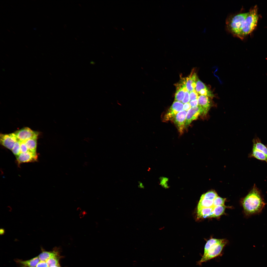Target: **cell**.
I'll use <instances>...</instances> for the list:
<instances>
[{"label": "cell", "instance_id": "6", "mask_svg": "<svg viewBox=\"0 0 267 267\" xmlns=\"http://www.w3.org/2000/svg\"><path fill=\"white\" fill-rule=\"evenodd\" d=\"M183 104L179 101H174L164 116L163 121H167L173 120L176 115L183 110Z\"/></svg>", "mask_w": 267, "mask_h": 267}, {"label": "cell", "instance_id": "24", "mask_svg": "<svg viewBox=\"0 0 267 267\" xmlns=\"http://www.w3.org/2000/svg\"><path fill=\"white\" fill-rule=\"evenodd\" d=\"M189 98L190 101L198 99V93L194 90L189 93Z\"/></svg>", "mask_w": 267, "mask_h": 267}, {"label": "cell", "instance_id": "33", "mask_svg": "<svg viewBox=\"0 0 267 267\" xmlns=\"http://www.w3.org/2000/svg\"><path fill=\"white\" fill-rule=\"evenodd\" d=\"M50 267H61L60 266V265H57L53 266Z\"/></svg>", "mask_w": 267, "mask_h": 267}, {"label": "cell", "instance_id": "3", "mask_svg": "<svg viewBox=\"0 0 267 267\" xmlns=\"http://www.w3.org/2000/svg\"><path fill=\"white\" fill-rule=\"evenodd\" d=\"M257 11L256 6L250 10L241 27L234 36L242 39L253 30L257 26L258 20Z\"/></svg>", "mask_w": 267, "mask_h": 267}, {"label": "cell", "instance_id": "17", "mask_svg": "<svg viewBox=\"0 0 267 267\" xmlns=\"http://www.w3.org/2000/svg\"><path fill=\"white\" fill-rule=\"evenodd\" d=\"M37 138H33L25 141V144L28 151L36 152Z\"/></svg>", "mask_w": 267, "mask_h": 267}, {"label": "cell", "instance_id": "13", "mask_svg": "<svg viewBox=\"0 0 267 267\" xmlns=\"http://www.w3.org/2000/svg\"><path fill=\"white\" fill-rule=\"evenodd\" d=\"M198 105L200 106L204 111V115L207 114L210 106L211 104L208 97L205 95H200L198 98Z\"/></svg>", "mask_w": 267, "mask_h": 267}, {"label": "cell", "instance_id": "7", "mask_svg": "<svg viewBox=\"0 0 267 267\" xmlns=\"http://www.w3.org/2000/svg\"><path fill=\"white\" fill-rule=\"evenodd\" d=\"M14 133L18 140L21 141H26L32 138H37L38 135L37 132L27 127L16 131Z\"/></svg>", "mask_w": 267, "mask_h": 267}, {"label": "cell", "instance_id": "14", "mask_svg": "<svg viewBox=\"0 0 267 267\" xmlns=\"http://www.w3.org/2000/svg\"><path fill=\"white\" fill-rule=\"evenodd\" d=\"M176 86V90L175 95V101L181 102L183 99L185 92L188 91L186 87Z\"/></svg>", "mask_w": 267, "mask_h": 267}, {"label": "cell", "instance_id": "31", "mask_svg": "<svg viewBox=\"0 0 267 267\" xmlns=\"http://www.w3.org/2000/svg\"><path fill=\"white\" fill-rule=\"evenodd\" d=\"M138 183L139 184V185H138L139 187L142 188H144V186L140 182H139Z\"/></svg>", "mask_w": 267, "mask_h": 267}, {"label": "cell", "instance_id": "34", "mask_svg": "<svg viewBox=\"0 0 267 267\" xmlns=\"http://www.w3.org/2000/svg\"><path fill=\"white\" fill-rule=\"evenodd\" d=\"M26 267V266H22V267Z\"/></svg>", "mask_w": 267, "mask_h": 267}, {"label": "cell", "instance_id": "20", "mask_svg": "<svg viewBox=\"0 0 267 267\" xmlns=\"http://www.w3.org/2000/svg\"><path fill=\"white\" fill-rule=\"evenodd\" d=\"M59 261V259L57 255L51 257L48 259L46 262L49 267H50L53 266L60 265Z\"/></svg>", "mask_w": 267, "mask_h": 267}, {"label": "cell", "instance_id": "8", "mask_svg": "<svg viewBox=\"0 0 267 267\" xmlns=\"http://www.w3.org/2000/svg\"><path fill=\"white\" fill-rule=\"evenodd\" d=\"M204 115V111L200 106L192 107L188 111L186 115L185 128L187 127L193 120L197 119L200 115Z\"/></svg>", "mask_w": 267, "mask_h": 267}, {"label": "cell", "instance_id": "28", "mask_svg": "<svg viewBox=\"0 0 267 267\" xmlns=\"http://www.w3.org/2000/svg\"><path fill=\"white\" fill-rule=\"evenodd\" d=\"M167 181L168 179L166 178H162L161 179L160 184L164 187H168V186L167 183Z\"/></svg>", "mask_w": 267, "mask_h": 267}, {"label": "cell", "instance_id": "30", "mask_svg": "<svg viewBox=\"0 0 267 267\" xmlns=\"http://www.w3.org/2000/svg\"><path fill=\"white\" fill-rule=\"evenodd\" d=\"M189 103L192 107H196L198 105V99L190 101Z\"/></svg>", "mask_w": 267, "mask_h": 267}, {"label": "cell", "instance_id": "29", "mask_svg": "<svg viewBox=\"0 0 267 267\" xmlns=\"http://www.w3.org/2000/svg\"><path fill=\"white\" fill-rule=\"evenodd\" d=\"M191 108L189 103H184L183 105V109L186 111H188Z\"/></svg>", "mask_w": 267, "mask_h": 267}, {"label": "cell", "instance_id": "15", "mask_svg": "<svg viewBox=\"0 0 267 267\" xmlns=\"http://www.w3.org/2000/svg\"><path fill=\"white\" fill-rule=\"evenodd\" d=\"M253 149L260 151L264 153L267 158V147L261 142L259 138H256L253 140Z\"/></svg>", "mask_w": 267, "mask_h": 267}, {"label": "cell", "instance_id": "11", "mask_svg": "<svg viewBox=\"0 0 267 267\" xmlns=\"http://www.w3.org/2000/svg\"><path fill=\"white\" fill-rule=\"evenodd\" d=\"M187 111L183 110L178 113L173 120L180 134L183 133Z\"/></svg>", "mask_w": 267, "mask_h": 267}, {"label": "cell", "instance_id": "23", "mask_svg": "<svg viewBox=\"0 0 267 267\" xmlns=\"http://www.w3.org/2000/svg\"><path fill=\"white\" fill-rule=\"evenodd\" d=\"M198 93L201 95H205L211 98L214 97L213 93L208 88L201 90Z\"/></svg>", "mask_w": 267, "mask_h": 267}, {"label": "cell", "instance_id": "22", "mask_svg": "<svg viewBox=\"0 0 267 267\" xmlns=\"http://www.w3.org/2000/svg\"><path fill=\"white\" fill-rule=\"evenodd\" d=\"M208 88L205 84L198 78L196 82L195 90L198 93L201 89Z\"/></svg>", "mask_w": 267, "mask_h": 267}, {"label": "cell", "instance_id": "21", "mask_svg": "<svg viewBox=\"0 0 267 267\" xmlns=\"http://www.w3.org/2000/svg\"><path fill=\"white\" fill-rule=\"evenodd\" d=\"M21 141L17 140L15 143L12 150V152L16 156L20 153V144Z\"/></svg>", "mask_w": 267, "mask_h": 267}, {"label": "cell", "instance_id": "19", "mask_svg": "<svg viewBox=\"0 0 267 267\" xmlns=\"http://www.w3.org/2000/svg\"><path fill=\"white\" fill-rule=\"evenodd\" d=\"M57 255V253L54 251H44L40 253L38 257L40 261L46 262L51 257Z\"/></svg>", "mask_w": 267, "mask_h": 267}, {"label": "cell", "instance_id": "2", "mask_svg": "<svg viewBox=\"0 0 267 267\" xmlns=\"http://www.w3.org/2000/svg\"><path fill=\"white\" fill-rule=\"evenodd\" d=\"M227 243V241L224 239L211 238L208 240L205 245L203 255L198 262L197 265H200L220 255Z\"/></svg>", "mask_w": 267, "mask_h": 267}, {"label": "cell", "instance_id": "26", "mask_svg": "<svg viewBox=\"0 0 267 267\" xmlns=\"http://www.w3.org/2000/svg\"><path fill=\"white\" fill-rule=\"evenodd\" d=\"M189 100V92L188 91H187L185 93L184 97L182 101V102L183 103H188Z\"/></svg>", "mask_w": 267, "mask_h": 267}, {"label": "cell", "instance_id": "27", "mask_svg": "<svg viewBox=\"0 0 267 267\" xmlns=\"http://www.w3.org/2000/svg\"><path fill=\"white\" fill-rule=\"evenodd\" d=\"M36 267H49L46 262L40 261Z\"/></svg>", "mask_w": 267, "mask_h": 267}, {"label": "cell", "instance_id": "10", "mask_svg": "<svg viewBox=\"0 0 267 267\" xmlns=\"http://www.w3.org/2000/svg\"><path fill=\"white\" fill-rule=\"evenodd\" d=\"M16 156L17 161L18 165L24 163L35 162L38 160V156L36 152L29 151L20 153Z\"/></svg>", "mask_w": 267, "mask_h": 267}, {"label": "cell", "instance_id": "16", "mask_svg": "<svg viewBox=\"0 0 267 267\" xmlns=\"http://www.w3.org/2000/svg\"><path fill=\"white\" fill-rule=\"evenodd\" d=\"M40 261L38 257L37 256L30 260L25 261L18 260L17 262L22 266L29 267H35Z\"/></svg>", "mask_w": 267, "mask_h": 267}, {"label": "cell", "instance_id": "32", "mask_svg": "<svg viewBox=\"0 0 267 267\" xmlns=\"http://www.w3.org/2000/svg\"><path fill=\"white\" fill-rule=\"evenodd\" d=\"M4 231L3 229H1L0 230V234L2 235L4 234Z\"/></svg>", "mask_w": 267, "mask_h": 267}, {"label": "cell", "instance_id": "25", "mask_svg": "<svg viewBox=\"0 0 267 267\" xmlns=\"http://www.w3.org/2000/svg\"><path fill=\"white\" fill-rule=\"evenodd\" d=\"M28 151L25 143V141H21L20 153L26 152Z\"/></svg>", "mask_w": 267, "mask_h": 267}, {"label": "cell", "instance_id": "4", "mask_svg": "<svg viewBox=\"0 0 267 267\" xmlns=\"http://www.w3.org/2000/svg\"><path fill=\"white\" fill-rule=\"evenodd\" d=\"M248 14V12L229 16L226 21L227 29L234 36L241 27Z\"/></svg>", "mask_w": 267, "mask_h": 267}, {"label": "cell", "instance_id": "12", "mask_svg": "<svg viewBox=\"0 0 267 267\" xmlns=\"http://www.w3.org/2000/svg\"><path fill=\"white\" fill-rule=\"evenodd\" d=\"M185 78V85L188 91L190 92L195 90L198 77L194 71L192 70L189 75Z\"/></svg>", "mask_w": 267, "mask_h": 267}, {"label": "cell", "instance_id": "18", "mask_svg": "<svg viewBox=\"0 0 267 267\" xmlns=\"http://www.w3.org/2000/svg\"><path fill=\"white\" fill-rule=\"evenodd\" d=\"M250 156L260 160L266 161L267 163V158L265 154L259 150L252 149Z\"/></svg>", "mask_w": 267, "mask_h": 267}, {"label": "cell", "instance_id": "9", "mask_svg": "<svg viewBox=\"0 0 267 267\" xmlns=\"http://www.w3.org/2000/svg\"><path fill=\"white\" fill-rule=\"evenodd\" d=\"M18 140L14 133L9 134H1V144L6 148L12 150L16 142Z\"/></svg>", "mask_w": 267, "mask_h": 267}, {"label": "cell", "instance_id": "5", "mask_svg": "<svg viewBox=\"0 0 267 267\" xmlns=\"http://www.w3.org/2000/svg\"><path fill=\"white\" fill-rule=\"evenodd\" d=\"M218 196L217 193L211 190L203 194L201 196L198 205L197 209L203 208L213 209L216 206L214 204V201Z\"/></svg>", "mask_w": 267, "mask_h": 267}, {"label": "cell", "instance_id": "1", "mask_svg": "<svg viewBox=\"0 0 267 267\" xmlns=\"http://www.w3.org/2000/svg\"><path fill=\"white\" fill-rule=\"evenodd\" d=\"M242 203L244 212L248 216L260 213L266 204L260 192L255 184L243 199Z\"/></svg>", "mask_w": 267, "mask_h": 267}]
</instances>
